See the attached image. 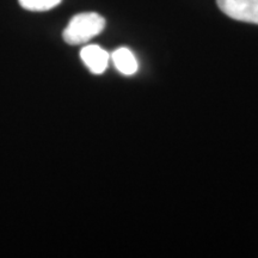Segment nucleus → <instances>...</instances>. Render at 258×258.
<instances>
[{
	"instance_id": "4",
	"label": "nucleus",
	"mask_w": 258,
	"mask_h": 258,
	"mask_svg": "<svg viewBox=\"0 0 258 258\" xmlns=\"http://www.w3.org/2000/svg\"><path fill=\"white\" fill-rule=\"evenodd\" d=\"M112 62L117 71L124 76H133L137 73L139 69V63L133 51L125 47H121L116 49L111 55Z\"/></svg>"
},
{
	"instance_id": "2",
	"label": "nucleus",
	"mask_w": 258,
	"mask_h": 258,
	"mask_svg": "<svg viewBox=\"0 0 258 258\" xmlns=\"http://www.w3.org/2000/svg\"><path fill=\"white\" fill-rule=\"evenodd\" d=\"M219 9L228 17L258 24V0H217Z\"/></svg>"
},
{
	"instance_id": "3",
	"label": "nucleus",
	"mask_w": 258,
	"mask_h": 258,
	"mask_svg": "<svg viewBox=\"0 0 258 258\" xmlns=\"http://www.w3.org/2000/svg\"><path fill=\"white\" fill-rule=\"evenodd\" d=\"M80 57H82L84 64L93 74H102L108 69L109 64V54L108 51L103 49L97 44H89L80 50Z\"/></svg>"
},
{
	"instance_id": "1",
	"label": "nucleus",
	"mask_w": 258,
	"mask_h": 258,
	"mask_svg": "<svg viewBox=\"0 0 258 258\" xmlns=\"http://www.w3.org/2000/svg\"><path fill=\"white\" fill-rule=\"evenodd\" d=\"M104 28L105 19L101 15L96 12H83L73 16L62 32V37L66 43L77 46L92 40L101 34Z\"/></svg>"
},
{
	"instance_id": "5",
	"label": "nucleus",
	"mask_w": 258,
	"mask_h": 258,
	"mask_svg": "<svg viewBox=\"0 0 258 258\" xmlns=\"http://www.w3.org/2000/svg\"><path fill=\"white\" fill-rule=\"evenodd\" d=\"M24 10L32 12H43L56 8L62 0H18Z\"/></svg>"
}]
</instances>
